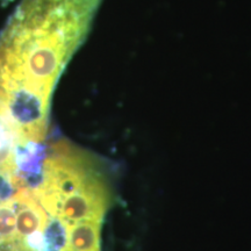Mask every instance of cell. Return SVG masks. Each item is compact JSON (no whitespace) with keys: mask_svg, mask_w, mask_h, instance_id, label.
Listing matches in <instances>:
<instances>
[{"mask_svg":"<svg viewBox=\"0 0 251 251\" xmlns=\"http://www.w3.org/2000/svg\"><path fill=\"white\" fill-rule=\"evenodd\" d=\"M50 219L64 224L105 221L115 203V191L105 159L59 139L45 148L34 187Z\"/></svg>","mask_w":251,"mask_h":251,"instance_id":"cell-2","label":"cell"},{"mask_svg":"<svg viewBox=\"0 0 251 251\" xmlns=\"http://www.w3.org/2000/svg\"><path fill=\"white\" fill-rule=\"evenodd\" d=\"M101 1L21 0L0 30V105L23 144L45 143L52 94Z\"/></svg>","mask_w":251,"mask_h":251,"instance_id":"cell-1","label":"cell"},{"mask_svg":"<svg viewBox=\"0 0 251 251\" xmlns=\"http://www.w3.org/2000/svg\"><path fill=\"white\" fill-rule=\"evenodd\" d=\"M102 222L69 225L50 219L41 251H101Z\"/></svg>","mask_w":251,"mask_h":251,"instance_id":"cell-3","label":"cell"}]
</instances>
